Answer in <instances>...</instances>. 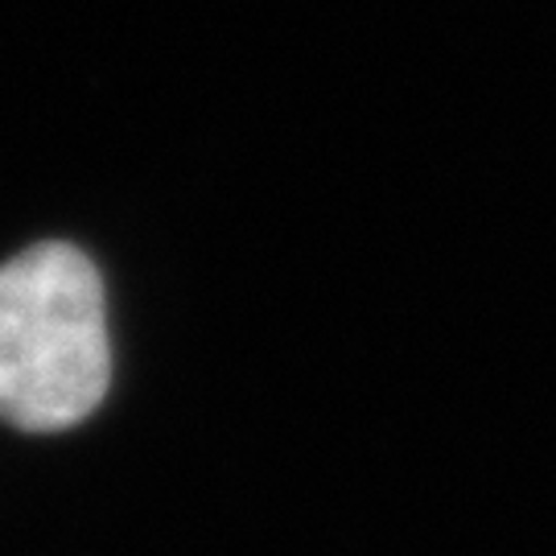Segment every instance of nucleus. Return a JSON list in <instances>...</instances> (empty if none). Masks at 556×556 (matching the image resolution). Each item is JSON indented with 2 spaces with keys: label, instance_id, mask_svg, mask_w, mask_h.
Wrapping results in <instances>:
<instances>
[{
  "label": "nucleus",
  "instance_id": "f257e3e1",
  "mask_svg": "<svg viewBox=\"0 0 556 556\" xmlns=\"http://www.w3.org/2000/svg\"><path fill=\"white\" fill-rule=\"evenodd\" d=\"M112 388L108 289L96 260L46 239L0 264V420L62 433Z\"/></svg>",
  "mask_w": 556,
  "mask_h": 556
}]
</instances>
